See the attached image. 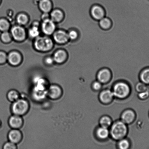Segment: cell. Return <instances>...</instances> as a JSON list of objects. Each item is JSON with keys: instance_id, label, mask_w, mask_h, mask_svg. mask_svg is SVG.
Wrapping results in <instances>:
<instances>
[{"instance_id": "obj_1", "label": "cell", "mask_w": 149, "mask_h": 149, "mask_svg": "<svg viewBox=\"0 0 149 149\" xmlns=\"http://www.w3.org/2000/svg\"><path fill=\"white\" fill-rule=\"evenodd\" d=\"M110 136L115 141L125 138L128 133L127 125L121 120H117L113 122L110 127Z\"/></svg>"}, {"instance_id": "obj_18", "label": "cell", "mask_w": 149, "mask_h": 149, "mask_svg": "<svg viewBox=\"0 0 149 149\" xmlns=\"http://www.w3.org/2000/svg\"><path fill=\"white\" fill-rule=\"evenodd\" d=\"M67 54L65 51L60 50L57 52L54 55V60L57 63H61L66 60Z\"/></svg>"}, {"instance_id": "obj_37", "label": "cell", "mask_w": 149, "mask_h": 149, "mask_svg": "<svg viewBox=\"0 0 149 149\" xmlns=\"http://www.w3.org/2000/svg\"><path fill=\"white\" fill-rule=\"evenodd\" d=\"M1 0H0V3H1Z\"/></svg>"}, {"instance_id": "obj_30", "label": "cell", "mask_w": 149, "mask_h": 149, "mask_svg": "<svg viewBox=\"0 0 149 149\" xmlns=\"http://www.w3.org/2000/svg\"><path fill=\"white\" fill-rule=\"evenodd\" d=\"M39 32L37 26H34L29 31V34L31 37L35 38L39 36Z\"/></svg>"}, {"instance_id": "obj_22", "label": "cell", "mask_w": 149, "mask_h": 149, "mask_svg": "<svg viewBox=\"0 0 149 149\" xmlns=\"http://www.w3.org/2000/svg\"><path fill=\"white\" fill-rule=\"evenodd\" d=\"M39 6L41 10L46 13L50 11L52 7V4L49 0H41Z\"/></svg>"}, {"instance_id": "obj_23", "label": "cell", "mask_w": 149, "mask_h": 149, "mask_svg": "<svg viewBox=\"0 0 149 149\" xmlns=\"http://www.w3.org/2000/svg\"><path fill=\"white\" fill-rule=\"evenodd\" d=\"M63 16L62 12L58 10H54L51 14V19L53 22H58L61 21L63 17Z\"/></svg>"}, {"instance_id": "obj_2", "label": "cell", "mask_w": 149, "mask_h": 149, "mask_svg": "<svg viewBox=\"0 0 149 149\" xmlns=\"http://www.w3.org/2000/svg\"><path fill=\"white\" fill-rule=\"evenodd\" d=\"M112 91L115 98L124 100L129 97L131 93V89L128 83L119 81L114 84Z\"/></svg>"}, {"instance_id": "obj_8", "label": "cell", "mask_w": 149, "mask_h": 149, "mask_svg": "<svg viewBox=\"0 0 149 149\" xmlns=\"http://www.w3.org/2000/svg\"><path fill=\"white\" fill-rule=\"evenodd\" d=\"M101 103L105 105L110 104L114 99L113 92L109 89H104L100 92L99 96Z\"/></svg>"}, {"instance_id": "obj_36", "label": "cell", "mask_w": 149, "mask_h": 149, "mask_svg": "<svg viewBox=\"0 0 149 149\" xmlns=\"http://www.w3.org/2000/svg\"><path fill=\"white\" fill-rule=\"evenodd\" d=\"M48 17H49V15L47 13H45V14H44L42 16V18L45 20L47 19Z\"/></svg>"}, {"instance_id": "obj_9", "label": "cell", "mask_w": 149, "mask_h": 149, "mask_svg": "<svg viewBox=\"0 0 149 149\" xmlns=\"http://www.w3.org/2000/svg\"><path fill=\"white\" fill-rule=\"evenodd\" d=\"M135 112L131 109H125L121 115V120L127 125L133 123L136 119Z\"/></svg>"}, {"instance_id": "obj_6", "label": "cell", "mask_w": 149, "mask_h": 149, "mask_svg": "<svg viewBox=\"0 0 149 149\" xmlns=\"http://www.w3.org/2000/svg\"><path fill=\"white\" fill-rule=\"evenodd\" d=\"M63 94V90L60 86L57 84H52L49 86L47 91V95L52 100L60 98Z\"/></svg>"}, {"instance_id": "obj_5", "label": "cell", "mask_w": 149, "mask_h": 149, "mask_svg": "<svg viewBox=\"0 0 149 149\" xmlns=\"http://www.w3.org/2000/svg\"><path fill=\"white\" fill-rule=\"evenodd\" d=\"M113 73L109 68H103L99 69L96 73L97 80L102 84H106L110 81Z\"/></svg>"}, {"instance_id": "obj_16", "label": "cell", "mask_w": 149, "mask_h": 149, "mask_svg": "<svg viewBox=\"0 0 149 149\" xmlns=\"http://www.w3.org/2000/svg\"><path fill=\"white\" fill-rule=\"evenodd\" d=\"M7 59L9 63L13 65H17L21 62V56L17 52H12L8 55Z\"/></svg>"}, {"instance_id": "obj_21", "label": "cell", "mask_w": 149, "mask_h": 149, "mask_svg": "<svg viewBox=\"0 0 149 149\" xmlns=\"http://www.w3.org/2000/svg\"><path fill=\"white\" fill-rule=\"evenodd\" d=\"M7 97L8 100L13 103L20 98V95L17 90L13 89L9 91L7 93Z\"/></svg>"}, {"instance_id": "obj_32", "label": "cell", "mask_w": 149, "mask_h": 149, "mask_svg": "<svg viewBox=\"0 0 149 149\" xmlns=\"http://www.w3.org/2000/svg\"><path fill=\"white\" fill-rule=\"evenodd\" d=\"M138 97L141 100H145L149 97V90L138 93Z\"/></svg>"}, {"instance_id": "obj_10", "label": "cell", "mask_w": 149, "mask_h": 149, "mask_svg": "<svg viewBox=\"0 0 149 149\" xmlns=\"http://www.w3.org/2000/svg\"><path fill=\"white\" fill-rule=\"evenodd\" d=\"M8 124L12 129H20L22 127L24 121L22 116L13 114L9 118Z\"/></svg>"}, {"instance_id": "obj_15", "label": "cell", "mask_w": 149, "mask_h": 149, "mask_svg": "<svg viewBox=\"0 0 149 149\" xmlns=\"http://www.w3.org/2000/svg\"><path fill=\"white\" fill-rule=\"evenodd\" d=\"M53 38L58 43L64 44L66 43L69 40L68 33L62 31H58L54 33Z\"/></svg>"}, {"instance_id": "obj_25", "label": "cell", "mask_w": 149, "mask_h": 149, "mask_svg": "<svg viewBox=\"0 0 149 149\" xmlns=\"http://www.w3.org/2000/svg\"><path fill=\"white\" fill-rule=\"evenodd\" d=\"M68 34L69 39L73 41L77 40L80 36L78 31L75 29H73L70 30Z\"/></svg>"}, {"instance_id": "obj_31", "label": "cell", "mask_w": 149, "mask_h": 149, "mask_svg": "<svg viewBox=\"0 0 149 149\" xmlns=\"http://www.w3.org/2000/svg\"><path fill=\"white\" fill-rule=\"evenodd\" d=\"M17 23L20 24H24L27 23L28 18L27 16L23 14H20L17 16Z\"/></svg>"}, {"instance_id": "obj_28", "label": "cell", "mask_w": 149, "mask_h": 149, "mask_svg": "<svg viewBox=\"0 0 149 149\" xmlns=\"http://www.w3.org/2000/svg\"><path fill=\"white\" fill-rule=\"evenodd\" d=\"M0 38L1 40L4 43L9 42L11 40V36L10 33L7 31H4L1 33L0 36Z\"/></svg>"}, {"instance_id": "obj_24", "label": "cell", "mask_w": 149, "mask_h": 149, "mask_svg": "<svg viewBox=\"0 0 149 149\" xmlns=\"http://www.w3.org/2000/svg\"><path fill=\"white\" fill-rule=\"evenodd\" d=\"M117 146L120 149H128L130 148V141L127 139L124 138L118 141Z\"/></svg>"}, {"instance_id": "obj_3", "label": "cell", "mask_w": 149, "mask_h": 149, "mask_svg": "<svg viewBox=\"0 0 149 149\" xmlns=\"http://www.w3.org/2000/svg\"><path fill=\"white\" fill-rule=\"evenodd\" d=\"M30 108V103L28 100L20 98L13 102L11 106V111L13 114L22 116L27 113Z\"/></svg>"}, {"instance_id": "obj_11", "label": "cell", "mask_w": 149, "mask_h": 149, "mask_svg": "<svg viewBox=\"0 0 149 149\" xmlns=\"http://www.w3.org/2000/svg\"><path fill=\"white\" fill-rule=\"evenodd\" d=\"M8 141L16 144L21 142L23 134L19 129H12L8 134Z\"/></svg>"}, {"instance_id": "obj_19", "label": "cell", "mask_w": 149, "mask_h": 149, "mask_svg": "<svg viewBox=\"0 0 149 149\" xmlns=\"http://www.w3.org/2000/svg\"><path fill=\"white\" fill-rule=\"evenodd\" d=\"M113 123L111 118L108 115H104L99 120L100 126L108 128H110Z\"/></svg>"}, {"instance_id": "obj_13", "label": "cell", "mask_w": 149, "mask_h": 149, "mask_svg": "<svg viewBox=\"0 0 149 149\" xmlns=\"http://www.w3.org/2000/svg\"><path fill=\"white\" fill-rule=\"evenodd\" d=\"M55 27L54 22L48 19L44 20L42 25V30L43 33L48 35L52 34L53 33Z\"/></svg>"}, {"instance_id": "obj_7", "label": "cell", "mask_w": 149, "mask_h": 149, "mask_svg": "<svg viewBox=\"0 0 149 149\" xmlns=\"http://www.w3.org/2000/svg\"><path fill=\"white\" fill-rule=\"evenodd\" d=\"M90 13L91 17L94 19L99 21L106 17V11L101 6L94 4L90 9Z\"/></svg>"}, {"instance_id": "obj_33", "label": "cell", "mask_w": 149, "mask_h": 149, "mask_svg": "<svg viewBox=\"0 0 149 149\" xmlns=\"http://www.w3.org/2000/svg\"><path fill=\"white\" fill-rule=\"evenodd\" d=\"M17 148L16 144L9 141L5 143L3 147V149H16Z\"/></svg>"}, {"instance_id": "obj_26", "label": "cell", "mask_w": 149, "mask_h": 149, "mask_svg": "<svg viewBox=\"0 0 149 149\" xmlns=\"http://www.w3.org/2000/svg\"><path fill=\"white\" fill-rule=\"evenodd\" d=\"M135 88L136 91L138 93L145 91L148 89V85L141 81L137 83Z\"/></svg>"}, {"instance_id": "obj_14", "label": "cell", "mask_w": 149, "mask_h": 149, "mask_svg": "<svg viewBox=\"0 0 149 149\" xmlns=\"http://www.w3.org/2000/svg\"><path fill=\"white\" fill-rule=\"evenodd\" d=\"M96 137L100 141H106L110 136V131L109 128L99 126L96 129Z\"/></svg>"}, {"instance_id": "obj_35", "label": "cell", "mask_w": 149, "mask_h": 149, "mask_svg": "<svg viewBox=\"0 0 149 149\" xmlns=\"http://www.w3.org/2000/svg\"><path fill=\"white\" fill-rule=\"evenodd\" d=\"M53 60L54 59H52V58H48L45 60V62L47 65H50L53 63Z\"/></svg>"}, {"instance_id": "obj_27", "label": "cell", "mask_w": 149, "mask_h": 149, "mask_svg": "<svg viewBox=\"0 0 149 149\" xmlns=\"http://www.w3.org/2000/svg\"><path fill=\"white\" fill-rule=\"evenodd\" d=\"M9 26L7 20L4 19H0V31H6L9 28Z\"/></svg>"}, {"instance_id": "obj_34", "label": "cell", "mask_w": 149, "mask_h": 149, "mask_svg": "<svg viewBox=\"0 0 149 149\" xmlns=\"http://www.w3.org/2000/svg\"><path fill=\"white\" fill-rule=\"evenodd\" d=\"M7 56L4 52L0 51V65H1L6 62L7 59Z\"/></svg>"}, {"instance_id": "obj_29", "label": "cell", "mask_w": 149, "mask_h": 149, "mask_svg": "<svg viewBox=\"0 0 149 149\" xmlns=\"http://www.w3.org/2000/svg\"><path fill=\"white\" fill-rule=\"evenodd\" d=\"M103 87V84L98 80H96L92 83V88L94 91H99L101 90Z\"/></svg>"}, {"instance_id": "obj_4", "label": "cell", "mask_w": 149, "mask_h": 149, "mask_svg": "<svg viewBox=\"0 0 149 149\" xmlns=\"http://www.w3.org/2000/svg\"><path fill=\"white\" fill-rule=\"evenodd\" d=\"M35 47L38 50L45 52L52 49L53 43L50 38L39 37L36 39L34 43Z\"/></svg>"}, {"instance_id": "obj_12", "label": "cell", "mask_w": 149, "mask_h": 149, "mask_svg": "<svg viewBox=\"0 0 149 149\" xmlns=\"http://www.w3.org/2000/svg\"><path fill=\"white\" fill-rule=\"evenodd\" d=\"M12 35L15 40L21 41L24 40L26 36L25 31L22 27L16 26L11 29Z\"/></svg>"}, {"instance_id": "obj_20", "label": "cell", "mask_w": 149, "mask_h": 149, "mask_svg": "<svg viewBox=\"0 0 149 149\" xmlns=\"http://www.w3.org/2000/svg\"><path fill=\"white\" fill-rule=\"evenodd\" d=\"M99 25L102 29L108 30L112 26V22L109 17H105L99 20Z\"/></svg>"}, {"instance_id": "obj_17", "label": "cell", "mask_w": 149, "mask_h": 149, "mask_svg": "<svg viewBox=\"0 0 149 149\" xmlns=\"http://www.w3.org/2000/svg\"><path fill=\"white\" fill-rule=\"evenodd\" d=\"M139 78L141 81L149 85V68H144L140 71Z\"/></svg>"}]
</instances>
